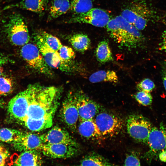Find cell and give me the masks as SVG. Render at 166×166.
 <instances>
[{"label": "cell", "instance_id": "ffe728a7", "mask_svg": "<svg viewBox=\"0 0 166 166\" xmlns=\"http://www.w3.org/2000/svg\"><path fill=\"white\" fill-rule=\"evenodd\" d=\"M46 4V0H22L8 6L6 8H17L39 13L45 10Z\"/></svg>", "mask_w": 166, "mask_h": 166}, {"label": "cell", "instance_id": "8d00e7d4", "mask_svg": "<svg viewBox=\"0 0 166 166\" xmlns=\"http://www.w3.org/2000/svg\"><path fill=\"white\" fill-rule=\"evenodd\" d=\"M158 157L160 160L164 162H166V150L164 149L158 153Z\"/></svg>", "mask_w": 166, "mask_h": 166}, {"label": "cell", "instance_id": "ab89813d", "mask_svg": "<svg viewBox=\"0 0 166 166\" xmlns=\"http://www.w3.org/2000/svg\"><path fill=\"white\" fill-rule=\"evenodd\" d=\"M3 70L2 67H0V77L2 76L3 73Z\"/></svg>", "mask_w": 166, "mask_h": 166}, {"label": "cell", "instance_id": "30bf717a", "mask_svg": "<svg viewBox=\"0 0 166 166\" xmlns=\"http://www.w3.org/2000/svg\"><path fill=\"white\" fill-rule=\"evenodd\" d=\"M34 38L46 64L50 67L68 71L69 68L60 57L58 51L50 48L45 42L38 32L35 33Z\"/></svg>", "mask_w": 166, "mask_h": 166}, {"label": "cell", "instance_id": "e575fe53", "mask_svg": "<svg viewBox=\"0 0 166 166\" xmlns=\"http://www.w3.org/2000/svg\"><path fill=\"white\" fill-rule=\"evenodd\" d=\"M159 49L166 52V30L164 31L162 34Z\"/></svg>", "mask_w": 166, "mask_h": 166}, {"label": "cell", "instance_id": "f35d334b", "mask_svg": "<svg viewBox=\"0 0 166 166\" xmlns=\"http://www.w3.org/2000/svg\"><path fill=\"white\" fill-rule=\"evenodd\" d=\"M162 21L163 23L166 25V13L162 17Z\"/></svg>", "mask_w": 166, "mask_h": 166}, {"label": "cell", "instance_id": "cb8c5ba5", "mask_svg": "<svg viewBox=\"0 0 166 166\" xmlns=\"http://www.w3.org/2000/svg\"><path fill=\"white\" fill-rule=\"evenodd\" d=\"M81 166H111L113 165L108 160L99 154L94 152H91L85 156L80 162Z\"/></svg>", "mask_w": 166, "mask_h": 166}, {"label": "cell", "instance_id": "83f0119b", "mask_svg": "<svg viewBox=\"0 0 166 166\" xmlns=\"http://www.w3.org/2000/svg\"><path fill=\"white\" fill-rule=\"evenodd\" d=\"M38 33L45 42L53 50L58 51L62 45L60 40L57 37L45 31H39Z\"/></svg>", "mask_w": 166, "mask_h": 166}, {"label": "cell", "instance_id": "4dcf8cb0", "mask_svg": "<svg viewBox=\"0 0 166 166\" xmlns=\"http://www.w3.org/2000/svg\"><path fill=\"white\" fill-rule=\"evenodd\" d=\"M58 51L61 58L67 64L75 56L73 50L68 46L62 45Z\"/></svg>", "mask_w": 166, "mask_h": 166}, {"label": "cell", "instance_id": "ba28073f", "mask_svg": "<svg viewBox=\"0 0 166 166\" xmlns=\"http://www.w3.org/2000/svg\"><path fill=\"white\" fill-rule=\"evenodd\" d=\"M20 53L22 57L30 67L45 75H52L50 67L46 63L36 45L28 43L22 46Z\"/></svg>", "mask_w": 166, "mask_h": 166}, {"label": "cell", "instance_id": "b9f144b4", "mask_svg": "<svg viewBox=\"0 0 166 166\" xmlns=\"http://www.w3.org/2000/svg\"><path fill=\"white\" fill-rule=\"evenodd\" d=\"M0 96H1L0 95Z\"/></svg>", "mask_w": 166, "mask_h": 166}, {"label": "cell", "instance_id": "603a6c76", "mask_svg": "<svg viewBox=\"0 0 166 166\" xmlns=\"http://www.w3.org/2000/svg\"><path fill=\"white\" fill-rule=\"evenodd\" d=\"M95 55L97 60L101 64L113 61L112 53L107 41H102L98 43L95 50Z\"/></svg>", "mask_w": 166, "mask_h": 166}, {"label": "cell", "instance_id": "52a82bcc", "mask_svg": "<svg viewBox=\"0 0 166 166\" xmlns=\"http://www.w3.org/2000/svg\"><path fill=\"white\" fill-rule=\"evenodd\" d=\"M127 132L130 136L138 142L148 144V136L152 127L150 121L138 114L130 115L126 121Z\"/></svg>", "mask_w": 166, "mask_h": 166}, {"label": "cell", "instance_id": "7c38bea8", "mask_svg": "<svg viewBox=\"0 0 166 166\" xmlns=\"http://www.w3.org/2000/svg\"><path fill=\"white\" fill-rule=\"evenodd\" d=\"M59 116L61 121L68 128L73 132L75 131L79 118L73 93H69L63 102Z\"/></svg>", "mask_w": 166, "mask_h": 166}, {"label": "cell", "instance_id": "d6986e66", "mask_svg": "<svg viewBox=\"0 0 166 166\" xmlns=\"http://www.w3.org/2000/svg\"><path fill=\"white\" fill-rule=\"evenodd\" d=\"M53 115L50 114L38 119L26 117L22 122L29 130L39 131L50 128L52 126Z\"/></svg>", "mask_w": 166, "mask_h": 166}, {"label": "cell", "instance_id": "484cf974", "mask_svg": "<svg viewBox=\"0 0 166 166\" xmlns=\"http://www.w3.org/2000/svg\"><path fill=\"white\" fill-rule=\"evenodd\" d=\"M70 9L74 15L85 13L93 8L92 0H71Z\"/></svg>", "mask_w": 166, "mask_h": 166}, {"label": "cell", "instance_id": "e0dca14e", "mask_svg": "<svg viewBox=\"0 0 166 166\" xmlns=\"http://www.w3.org/2000/svg\"><path fill=\"white\" fill-rule=\"evenodd\" d=\"M38 151H22L12 160V165L16 166H39L43 163L41 156Z\"/></svg>", "mask_w": 166, "mask_h": 166}, {"label": "cell", "instance_id": "5bb4252c", "mask_svg": "<svg viewBox=\"0 0 166 166\" xmlns=\"http://www.w3.org/2000/svg\"><path fill=\"white\" fill-rule=\"evenodd\" d=\"M41 150L43 154L53 158H67L78 154L79 147L65 144H44Z\"/></svg>", "mask_w": 166, "mask_h": 166}, {"label": "cell", "instance_id": "d6a6232c", "mask_svg": "<svg viewBox=\"0 0 166 166\" xmlns=\"http://www.w3.org/2000/svg\"><path fill=\"white\" fill-rule=\"evenodd\" d=\"M125 166H140V160L136 155L134 153L128 154L126 156L124 162Z\"/></svg>", "mask_w": 166, "mask_h": 166}, {"label": "cell", "instance_id": "f546056e", "mask_svg": "<svg viewBox=\"0 0 166 166\" xmlns=\"http://www.w3.org/2000/svg\"><path fill=\"white\" fill-rule=\"evenodd\" d=\"M13 83L12 80L8 77H0V95H5L12 91Z\"/></svg>", "mask_w": 166, "mask_h": 166}, {"label": "cell", "instance_id": "4316f807", "mask_svg": "<svg viewBox=\"0 0 166 166\" xmlns=\"http://www.w3.org/2000/svg\"><path fill=\"white\" fill-rule=\"evenodd\" d=\"M23 132L19 130L7 128L0 129V140L13 143L18 140Z\"/></svg>", "mask_w": 166, "mask_h": 166}, {"label": "cell", "instance_id": "9c48e42d", "mask_svg": "<svg viewBox=\"0 0 166 166\" xmlns=\"http://www.w3.org/2000/svg\"><path fill=\"white\" fill-rule=\"evenodd\" d=\"M79 115V121L94 119L103 110L101 106L82 91L73 93Z\"/></svg>", "mask_w": 166, "mask_h": 166}, {"label": "cell", "instance_id": "d590c367", "mask_svg": "<svg viewBox=\"0 0 166 166\" xmlns=\"http://www.w3.org/2000/svg\"><path fill=\"white\" fill-rule=\"evenodd\" d=\"M161 75L164 86L166 91V61L162 64Z\"/></svg>", "mask_w": 166, "mask_h": 166}, {"label": "cell", "instance_id": "8992f818", "mask_svg": "<svg viewBox=\"0 0 166 166\" xmlns=\"http://www.w3.org/2000/svg\"><path fill=\"white\" fill-rule=\"evenodd\" d=\"M34 87V85H30L10 101L7 111L10 116L12 118L22 122L26 117Z\"/></svg>", "mask_w": 166, "mask_h": 166}, {"label": "cell", "instance_id": "9a60e30c", "mask_svg": "<svg viewBox=\"0 0 166 166\" xmlns=\"http://www.w3.org/2000/svg\"><path fill=\"white\" fill-rule=\"evenodd\" d=\"M41 136L44 144L62 143L79 147L76 140L68 131L57 126Z\"/></svg>", "mask_w": 166, "mask_h": 166}, {"label": "cell", "instance_id": "4fadbf2b", "mask_svg": "<svg viewBox=\"0 0 166 166\" xmlns=\"http://www.w3.org/2000/svg\"><path fill=\"white\" fill-rule=\"evenodd\" d=\"M149 150L145 156L149 160L166 149V129L162 124L158 128L152 127L150 132L148 141Z\"/></svg>", "mask_w": 166, "mask_h": 166}, {"label": "cell", "instance_id": "60d3db41", "mask_svg": "<svg viewBox=\"0 0 166 166\" xmlns=\"http://www.w3.org/2000/svg\"><path fill=\"white\" fill-rule=\"evenodd\" d=\"M4 103L2 100H0V108L2 107Z\"/></svg>", "mask_w": 166, "mask_h": 166}, {"label": "cell", "instance_id": "5b68a950", "mask_svg": "<svg viewBox=\"0 0 166 166\" xmlns=\"http://www.w3.org/2000/svg\"><path fill=\"white\" fill-rule=\"evenodd\" d=\"M94 119L103 139L115 136L123 127V121L120 117L103 110Z\"/></svg>", "mask_w": 166, "mask_h": 166}, {"label": "cell", "instance_id": "44dd1931", "mask_svg": "<svg viewBox=\"0 0 166 166\" xmlns=\"http://www.w3.org/2000/svg\"><path fill=\"white\" fill-rule=\"evenodd\" d=\"M70 6L69 0H52L49 8V18L55 19L65 14L70 9Z\"/></svg>", "mask_w": 166, "mask_h": 166}, {"label": "cell", "instance_id": "f1b7e54d", "mask_svg": "<svg viewBox=\"0 0 166 166\" xmlns=\"http://www.w3.org/2000/svg\"><path fill=\"white\" fill-rule=\"evenodd\" d=\"M133 97L139 103L144 106L149 105L152 102V97L149 92L139 91L134 95Z\"/></svg>", "mask_w": 166, "mask_h": 166}, {"label": "cell", "instance_id": "74e56055", "mask_svg": "<svg viewBox=\"0 0 166 166\" xmlns=\"http://www.w3.org/2000/svg\"><path fill=\"white\" fill-rule=\"evenodd\" d=\"M11 60L6 57L0 56V67L10 62Z\"/></svg>", "mask_w": 166, "mask_h": 166}, {"label": "cell", "instance_id": "ac0fdd59", "mask_svg": "<svg viewBox=\"0 0 166 166\" xmlns=\"http://www.w3.org/2000/svg\"><path fill=\"white\" fill-rule=\"evenodd\" d=\"M79 121L77 129L81 136L91 140H98L103 139L94 119Z\"/></svg>", "mask_w": 166, "mask_h": 166}, {"label": "cell", "instance_id": "2e32d148", "mask_svg": "<svg viewBox=\"0 0 166 166\" xmlns=\"http://www.w3.org/2000/svg\"><path fill=\"white\" fill-rule=\"evenodd\" d=\"M13 144L15 149L22 152L27 150H41L44 143L41 135L32 132H23L21 137Z\"/></svg>", "mask_w": 166, "mask_h": 166}, {"label": "cell", "instance_id": "7402d4cb", "mask_svg": "<svg viewBox=\"0 0 166 166\" xmlns=\"http://www.w3.org/2000/svg\"><path fill=\"white\" fill-rule=\"evenodd\" d=\"M69 40L73 48L80 52H85L90 46V39L87 35L83 34H73L69 37Z\"/></svg>", "mask_w": 166, "mask_h": 166}, {"label": "cell", "instance_id": "3957f363", "mask_svg": "<svg viewBox=\"0 0 166 166\" xmlns=\"http://www.w3.org/2000/svg\"><path fill=\"white\" fill-rule=\"evenodd\" d=\"M120 15L141 31L154 18L155 14L145 1L136 0L126 6Z\"/></svg>", "mask_w": 166, "mask_h": 166}, {"label": "cell", "instance_id": "836d02e7", "mask_svg": "<svg viewBox=\"0 0 166 166\" xmlns=\"http://www.w3.org/2000/svg\"><path fill=\"white\" fill-rule=\"evenodd\" d=\"M10 155L8 150L0 144V166L5 165Z\"/></svg>", "mask_w": 166, "mask_h": 166}, {"label": "cell", "instance_id": "7a4b0ae2", "mask_svg": "<svg viewBox=\"0 0 166 166\" xmlns=\"http://www.w3.org/2000/svg\"><path fill=\"white\" fill-rule=\"evenodd\" d=\"M106 27L109 36L121 47L136 49L145 44V38L140 31L121 15L111 18Z\"/></svg>", "mask_w": 166, "mask_h": 166}, {"label": "cell", "instance_id": "6da1fadb", "mask_svg": "<svg viewBox=\"0 0 166 166\" xmlns=\"http://www.w3.org/2000/svg\"><path fill=\"white\" fill-rule=\"evenodd\" d=\"M61 92V89L54 86L34 84L26 117L38 119L54 114Z\"/></svg>", "mask_w": 166, "mask_h": 166}, {"label": "cell", "instance_id": "7bdbcfd3", "mask_svg": "<svg viewBox=\"0 0 166 166\" xmlns=\"http://www.w3.org/2000/svg\"><path fill=\"white\" fill-rule=\"evenodd\" d=\"M165 149L166 150V149Z\"/></svg>", "mask_w": 166, "mask_h": 166}, {"label": "cell", "instance_id": "8fae6325", "mask_svg": "<svg viewBox=\"0 0 166 166\" xmlns=\"http://www.w3.org/2000/svg\"><path fill=\"white\" fill-rule=\"evenodd\" d=\"M111 18L104 10L92 8L87 12L74 15L68 21V23H84L99 27L106 26Z\"/></svg>", "mask_w": 166, "mask_h": 166}, {"label": "cell", "instance_id": "277c9868", "mask_svg": "<svg viewBox=\"0 0 166 166\" xmlns=\"http://www.w3.org/2000/svg\"><path fill=\"white\" fill-rule=\"evenodd\" d=\"M5 31L9 41L14 45L22 46L29 42L30 36L27 27L19 14L11 16L5 26Z\"/></svg>", "mask_w": 166, "mask_h": 166}, {"label": "cell", "instance_id": "d4e9b609", "mask_svg": "<svg viewBox=\"0 0 166 166\" xmlns=\"http://www.w3.org/2000/svg\"><path fill=\"white\" fill-rule=\"evenodd\" d=\"M89 80L93 83L102 81L117 83L118 79L117 74L114 71L101 70L92 74L89 77Z\"/></svg>", "mask_w": 166, "mask_h": 166}, {"label": "cell", "instance_id": "1f68e13d", "mask_svg": "<svg viewBox=\"0 0 166 166\" xmlns=\"http://www.w3.org/2000/svg\"><path fill=\"white\" fill-rule=\"evenodd\" d=\"M155 85L154 82L149 78H145L137 85L136 87L139 91L149 92H152L155 88Z\"/></svg>", "mask_w": 166, "mask_h": 166}]
</instances>
